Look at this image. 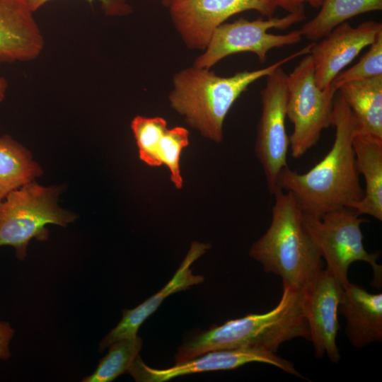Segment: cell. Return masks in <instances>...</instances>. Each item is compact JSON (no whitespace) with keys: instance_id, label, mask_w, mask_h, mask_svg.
<instances>
[{"instance_id":"1","label":"cell","mask_w":382,"mask_h":382,"mask_svg":"<svg viewBox=\"0 0 382 382\" xmlns=\"http://www.w3.org/2000/svg\"><path fill=\"white\" fill-rule=\"evenodd\" d=\"M332 125L335 128L333 144L318 163L305 173L286 166L277 179V188L289 191L303 212L317 218L338 208H349L364 196L352 144L357 122L338 91Z\"/></svg>"},{"instance_id":"2","label":"cell","mask_w":382,"mask_h":382,"mask_svg":"<svg viewBox=\"0 0 382 382\" xmlns=\"http://www.w3.org/2000/svg\"><path fill=\"white\" fill-rule=\"evenodd\" d=\"M314 42L262 69L221 76L207 69L192 66L175 73L168 95L170 106L204 138L220 143L225 118L248 86L284 64L310 53Z\"/></svg>"},{"instance_id":"3","label":"cell","mask_w":382,"mask_h":382,"mask_svg":"<svg viewBox=\"0 0 382 382\" xmlns=\"http://www.w3.org/2000/svg\"><path fill=\"white\" fill-rule=\"evenodd\" d=\"M296 337L310 340L303 292L283 282L281 299L272 309L229 320L194 336L179 347L175 359L180 362L209 351L244 347L276 353L282 343Z\"/></svg>"},{"instance_id":"4","label":"cell","mask_w":382,"mask_h":382,"mask_svg":"<svg viewBox=\"0 0 382 382\" xmlns=\"http://www.w3.org/2000/svg\"><path fill=\"white\" fill-rule=\"evenodd\" d=\"M277 188L273 193L272 220L266 232L250 250L266 273L301 290L323 269L322 257L303 224V212L293 195Z\"/></svg>"},{"instance_id":"5","label":"cell","mask_w":382,"mask_h":382,"mask_svg":"<svg viewBox=\"0 0 382 382\" xmlns=\"http://www.w3.org/2000/svg\"><path fill=\"white\" fill-rule=\"evenodd\" d=\"M59 192V187L30 182L9 192L0 202V246L13 247L23 260L31 239H47V225L65 227L73 222L76 215L57 204Z\"/></svg>"},{"instance_id":"6","label":"cell","mask_w":382,"mask_h":382,"mask_svg":"<svg viewBox=\"0 0 382 382\" xmlns=\"http://www.w3.org/2000/svg\"><path fill=\"white\" fill-rule=\"evenodd\" d=\"M360 218L353 209L341 207L317 218L303 212L305 228L326 262L328 270L343 285L348 280L349 266L354 262L368 263L373 270L372 285L381 287L382 267L377 263L380 252L369 253L363 243Z\"/></svg>"},{"instance_id":"7","label":"cell","mask_w":382,"mask_h":382,"mask_svg":"<svg viewBox=\"0 0 382 382\" xmlns=\"http://www.w3.org/2000/svg\"><path fill=\"white\" fill-rule=\"evenodd\" d=\"M286 117L294 128L289 138L291 156H303L318 141L323 130L332 125L333 101L337 90L332 83L318 87L310 54L286 75Z\"/></svg>"},{"instance_id":"8","label":"cell","mask_w":382,"mask_h":382,"mask_svg":"<svg viewBox=\"0 0 382 382\" xmlns=\"http://www.w3.org/2000/svg\"><path fill=\"white\" fill-rule=\"evenodd\" d=\"M306 18L302 6L282 18H259L253 21L240 18L232 23H223L215 28L204 52L195 59L193 66L210 69L224 57L246 52L256 54L263 63L272 49L296 44L303 37L299 30L284 35L267 31L272 28L286 30Z\"/></svg>"},{"instance_id":"9","label":"cell","mask_w":382,"mask_h":382,"mask_svg":"<svg viewBox=\"0 0 382 382\" xmlns=\"http://www.w3.org/2000/svg\"><path fill=\"white\" fill-rule=\"evenodd\" d=\"M282 66L267 76L260 91L262 112L255 144L256 156L262 166L267 187L273 194L281 170L288 166L289 138L286 132L287 88Z\"/></svg>"},{"instance_id":"10","label":"cell","mask_w":382,"mask_h":382,"mask_svg":"<svg viewBox=\"0 0 382 382\" xmlns=\"http://www.w3.org/2000/svg\"><path fill=\"white\" fill-rule=\"evenodd\" d=\"M168 8L175 30L191 50H204L215 28L237 13L255 10L271 18L276 11L269 0H175Z\"/></svg>"},{"instance_id":"11","label":"cell","mask_w":382,"mask_h":382,"mask_svg":"<svg viewBox=\"0 0 382 382\" xmlns=\"http://www.w3.org/2000/svg\"><path fill=\"white\" fill-rule=\"evenodd\" d=\"M252 362L268 364L294 376L303 377L291 361L275 352L250 347L209 351L163 369L149 367L138 356L128 373L136 381L163 382L187 374L234 369Z\"/></svg>"},{"instance_id":"12","label":"cell","mask_w":382,"mask_h":382,"mask_svg":"<svg viewBox=\"0 0 382 382\" xmlns=\"http://www.w3.org/2000/svg\"><path fill=\"white\" fill-rule=\"evenodd\" d=\"M342 285L326 269L303 289V308L316 358L326 354L332 363L340 359L336 339L340 328L337 313Z\"/></svg>"},{"instance_id":"13","label":"cell","mask_w":382,"mask_h":382,"mask_svg":"<svg viewBox=\"0 0 382 382\" xmlns=\"http://www.w3.org/2000/svg\"><path fill=\"white\" fill-rule=\"evenodd\" d=\"M381 31V23L373 20L364 21L357 27L344 22L320 42H314L309 54L313 59L318 87L323 89L329 86Z\"/></svg>"},{"instance_id":"14","label":"cell","mask_w":382,"mask_h":382,"mask_svg":"<svg viewBox=\"0 0 382 382\" xmlns=\"http://www.w3.org/2000/svg\"><path fill=\"white\" fill-rule=\"evenodd\" d=\"M44 45L27 0H0V64L33 60Z\"/></svg>"},{"instance_id":"15","label":"cell","mask_w":382,"mask_h":382,"mask_svg":"<svg viewBox=\"0 0 382 382\" xmlns=\"http://www.w3.org/2000/svg\"><path fill=\"white\" fill-rule=\"evenodd\" d=\"M210 248L209 244L195 241L172 279L158 292L130 310H124L117 325L100 342V351L112 343L137 335L144 321L159 307L168 296L204 282V277L192 274L190 266Z\"/></svg>"},{"instance_id":"16","label":"cell","mask_w":382,"mask_h":382,"mask_svg":"<svg viewBox=\"0 0 382 382\" xmlns=\"http://www.w3.org/2000/svg\"><path fill=\"white\" fill-rule=\"evenodd\" d=\"M338 311L346 320L345 334L357 348L382 340V294H373L357 284L342 285Z\"/></svg>"},{"instance_id":"17","label":"cell","mask_w":382,"mask_h":382,"mask_svg":"<svg viewBox=\"0 0 382 382\" xmlns=\"http://www.w3.org/2000/svg\"><path fill=\"white\" fill-rule=\"evenodd\" d=\"M359 173L365 180L361 200L349 208L359 214H368L382 221V139L357 130L352 140Z\"/></svg>"},{"instance_id":"18","label":"cell","mask_w":382,"mask_h":382,"mask_svg":"<svg viewBox=\"0 0 382 382\" xmlns=\"http://www.w3.org/2000/svg\"><path fill=\"white\" fill-rule=\"evenodd\" d=\"M337 91L354 114L358 131L382 139V76L346 83Z\"/></svg>"},{"instance_id":"19","label":"cell","mask_w":382,"mask_h":382,"mask_svg":"<svg viewBox=\"0 0 382 382\" xmlns=\"http://www.w3.org/2000/svg\"><path fill=\"white\" fill-rule=\"evenodd\" d=\"M42 174L28 150L9 135L0 137V202Z\"/></svg>"},{"instance_id":"20","label":"cell","mask_w":382,"mask_h":382,"mask_svg":"<svg viewBox=\"0 0 382 382\" xmlns=\"http://www.w3.org/2000/svg\"><path fill=\"white\" fill-rule=\"evenodd\" d=\"M382 10V0H324L318 14L299 30L309 40H318L347 20Z\"/></svg>"},{"instance_id":"21","label":"cell","mask_w":382,"mask_h":382,"mask_svg":"<svg viewBox=\"0 0 382 382\" xmlns=\"http://www.w3.org/2000/svg\"><path fill=\"white\" fill-rule=\"evenodd\" d=\"M108 347L94 372L83 382H110L128 373L142 348V340L137 335L117 340Z\"/></svg>"},{"instance_id":"22","label":"cell","mask_w":382,"mask_h":382,"mask_svg":"<svg viewBox=\"0 0 382 382\" xmlns=\"http://www.w3.org/2000/svg\"><path fill=\"white\" fill-rule=\"evenodd\" d=\"M131 129L137 145L139 159L149 166H161L158 149L160 140L168 129L166 120L161 117L137 115L132 120Z\"/></svg>"},{"instance_id":"23","label":"cell","mask_w":382,"mask_h":382,"mask_svg":"<svg viewBox=\"0 0 382 382\" xmlns=\"http://www.w3.org/2000/svg\"><path fill=\"white\" fill-rule=\"evenodd\" d=\"M189 145V132L183 127L168 128L158 146V156L161 165L170 172V181L178 190L183 187L180 160L183 150Z\"/></svg>"},{"instance_id":"24","label":"cell","mask_w":382,"mask_h":382,"mask_svg":"<svg viewBox=\"0 0 382 382\" xmlns=\"http://www.w3.org/2000/svg\"><path fill=\"white\" fill-rule=\"evenodd\" d=\"M382 76V31L369 46L360 60L347 70L340 72L332 81L337 91L343 84Z\"/></svg>"},{"instance_id":"25","label":"cell","mask_w":382,"mask_h":382,"mask_svg":"<svg viewBox=\"0 0 382 382\" xmlns=\"http://www.w3.org/2000/svg\"><path fill=\"white\" fill-rule=\"evenodd\" d=\"M50 0H27L31 10L35 12ZM92 4L95 1L100 3L101 8L106 16H121L130 13L132 8L127 0H86Z\"/></svg>"},{"instance_id":"26","label":"cell","mask_w":382,"mask_h":382,"mask_svg":"<svg viewBox=\"0 0 382 382\" xmlns=\"http://www.w3.org/2000/svg\"><path fill=\"white\" fill-rule=\"evenodd\" d=\"M271 4L277 9L281 8L289 13L294 12L304 4H308L315 8H319L324 0H269Z\"/></svg>"},{"instance_id":"27","label":"cell","mask_w":382,"mask_h":382,"mask_svg":"<svg viewBox=\"0 0 382 382\" xmlns=\"http://www.w3.org/2000/svg\"><path fill=\"white\" fill-rule=\"evenodd\" d=\"M14 330L7 322L0 321V359L6 360L11 357L10 342Z\"/></svg>"},{"instance_id":"28","label":"cell","mask_w":382,"mask_h":382,"mask_svg":"<svg viewBox=\"0 0 382 382\" xmlns=\"http://www.w3.org/2000/svg\"><path fill=\"white\" fill-rule=\"evenodd\" d=\"M7 87L8 83L6 80L3 77H0V103L2 102L5 98Z\"/></svg>"},{"instance_id":"29","label":"cell","mask_w":382,"mask_h":382,"mask_svg":"<svg viewBox=\"0 0 382 382\" xmlns=\"http://www.w3.org/2000/svg\"><path fill=\"white\" fill-rule=\"evenodd\" d=\"M163 5L169 7L175 0H161Z\"/></svg>"}]
</instances>
